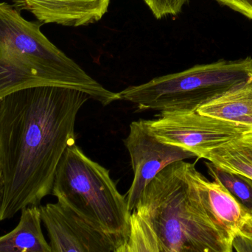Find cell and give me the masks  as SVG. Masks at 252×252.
I'll use <instances>...</instances> for the list:
<instances>
[{
    "mask_svg": "<svg viewBox=\"0 0 252 252\" xmlns=\"http://www.w3.org/2000/svg\"><path fill=\"white\" fill-rule=\"evenodd\" d=\"M88 94L66 87L19 90L0 100V221L52 194L59 162L75 144V122Z\"/></svg>",
    "mask_w": 252,
    "mask_h": 252,
    "instance_id": "cell-1",
    "label": "cell"
},
{
    "mask_svg": "<svg viewBox=\"0 0 252 252\" xmlns=\"http://www.w3.org/2000/svg\"><path fill=\"white\" fill-rule=\"evenodd\" d=\"M1 195H2V185H1V170H0V207H1Z\"/></svg>",
    "mask_w": 252,
    "mask_h": 252,
    "instance_id": "cell-20",
    "label": "cell"
},
{
    "mask_svg": "<svg viewBox=\"0 0 252 252\" xmlns=\"http://www.w3.org/2000/svg\"><path fill=\"white\" fill-rule=\"evenodd\" d=\"M176 161L146 187L133 211L157 237L160 252H233L232 241L206 211L191 175Z\"/></svg>",
    "mask_w": 252,
    "mask_h": 252,
    "instance_id": "cell-3",
    "label": "cell"
},
{
    "mask_svg": "<svg viewBox=\"0 0 252 252\" xmlns=\"http://www.w3.org/2000/svg\"><path fill=\"white\" fill-rule=\"evenodd\" d=\"M129 252H160L157 237L148 222L133 211L130 216Z\"/></svg>",
    "mask_w": 252,
    "mask_h": 252,
    "instance_id": "cell-15",
    "label": "cell"
},
{
    "mask_svg": "<svg viewBox=\"0 0 252 252\" xmlns=\"http://www.w3.org/2000/svg\"><path fill=\"white\" fill-rule=\"evenodd\" d=\"M13 6L0 2V100L31 87L55 86L83 92L108 106L120 100L53 44Z\"/></svg>",
    "mask_w": 252,
    "mask_h": 252,
    "instance_id": "cell-2",
    "label": "cell"
},
{
    "mask_svg": "<svg viewBox=\"0 0 252 252\" xmlns=\"http://www.w3.org/2000/svg\"><path fill=\"white\" fill-rule=\"evenodd\" d=\"M18 10H28L41 23L68 27L87 26L99 22L111 0H11Z\"/></svg>",
    "mask_w": 252,
    "mask_h": 252,
    "instance_id": "cell-10",
    "label": "cell"
},
{
    "mask_svg": "<svg viewBox=\"0 0 252 252\" xmlns=\"http://www.w3.org/2000/svg\"><path fill=\"white\" fill-rule=\"evenodd\" d=\"M196 112L252 132V75L239 87L203 105Z\"/></svg>",
    "mask_w": 252,
    "mask_h": 252,
    "instance_id": "cell-11",
    "label": "cell"
},
{
    "mask_svg": "<svg viewBox=\"0 0 252 252\" xmlns=\"http://www.w3.org/2000/svg\"><path fill=\"white\" fill-rule=\"evenodd\" d=\"M148 132L163 143L183 148L204 158L213 150L247 133L240 127L198 112H160L157 118L142 120Z\"/></svg>",
    "mask_w": 252,
    "mask_h": 252,
    "instance_id": "cell-6",
    "label": "cell"
},
{
    "mask_svg": "<svg viewBox=\"0 0 252 252\" xmlns=\"http://www.w3.org/2000/svg\"><path fill=\"white\" fill-rule=\"evenodd\" d=\"M39 209L52 252H115L127 241L97 229L59 202Z\"/></svg>",
    "mask_w": 252,
    "mask_h": 252,
    "instance_id": "cell-8",
    "label": "cell"
},
{
    "mask_svg": "<svg viewBox=\"0 0 252 252\" xmlns=\"http://www.w3.org/2000/svg\"><path fill=\"white\" fill-rule=\"evenodd\" d=\"M209 174L219 182L241 205L252 214V180L238 173L223 170L207 161Z\"/></svg>",
    "mask_w": 252,
    "mask_h": 252,
    "instance_id": "cell-14",
    "label": "cell"
},
{
    "mask_svg": "<svg viewBox=\"0 0 252 252\" xmlns=\"http://www.w3.org/2000/svg\"><path fill=\"white\" fill-rule=\"evenodd\" d=\"M154 16L160 19L169 15H177L182 11L188 0H144Z\"/></svg>",
    "mask_w": 252,
    "mask_h": 252,
    "instance_id": "cell-16",
    "label": "cell"
},
{
    "mask_svg": "<svg viewBox=\"0 0 252 252\" xmlns=\"http://www.w3.org/2000/svg\"><path fill=\"white\" fill-rule=\"evenodd\" d=\"M232 247L236 252H252V238L238 235L234 238Z\"/></svg>",
    "mask_w": 252,
    "mask_h": 252,
    "instance_id": "cell-18",
    "label": "cell"
},
{
    "mask_svg": "<svg viewBox=\"0 0 252 252\" xmlns=\"http://www.w3.org/2000/svg\"><path fill=\"white\" fill-rule=\"evenodd\" d=\"M115 252H129L128 245H127V241H124L121 243L118 248L116 249Z\"/></svg>",
    "mask_w": 252,
    "mask_h": 252,
    "instance_id": "cell-19",
    "label": "cell"
},
{
    "mask_svg": "<svg viewBox=\"0 0 252 252\" xmlns=\"http://www.w3.org/2000/svg\"><path fill=\"white\" fill-rule=\"evenodd\" d=\"M52 194L97 229L127 240L131 213L109 170L89 158L78 145L65 151L55 176Z\"/></svg>",
    "mask_w": 252,
    "mask_h": 252,
    "instance_id": "cell-4",
    "label": "cell"
},
{
    "mask_svg": "<svg viewBox=\"0 0 252 252\" xmlns=\"http://www.w3.org/2000/svg\"><path fill=\"white\" fill-rule=\"evenodd\" d=\"M204 158L223 170L252 180V132L213 150Z\"/></svg>",
    "mask_w": 252,
    "mask_h": 252,
    "instance_id": "cell-13",
    "label": "cell"
},
{
    "mask_svg": "<svg viewBox=\"0 0 252 252\" xmlns=\"http://www.w3.org/2000/svg\"><path fill=\"white\" fill-rule=\"evenodd\" d=\"M252 20V0H216Z\"/></svg>",
    "mask_w": 252,
    "mask_h": 252,
    "instance_id": "cell-17",
    "label": "cell"
},
{
    "mask_svg": "<svg viewBox=\"0 0 252 252\" xmlns=\"http://www.w3.org/2000/svg\"><path fill=\"white\" fill-rule=\"evenodd\" d=\"M252 75V58L220 60L129 86L118 93L138 111L196 112L203 105L239 87Z\"/></svg>",
    "mask_w": 252,
    "mask_h": 252,
    "instance_id": "cell-5",
    "label": "cell"
},
{
    "mask_svg": "<svg viewBox=\"0 0 252 252\" xmlns=\"http://www.w3.org/2000/svg\"><path fill=\"white\" fill-rule=\"evenodd\" d=\"M191 175L206 211L212 220L232 238L238 235L252 238V214L219 182L208 180L195 164Z\"/></svg>",
    "mask_w": 252,
    "mask_h": 252,
    "instance_id": "cell-9",
    "label": "cell"
},
{
    "mask_svg": "<svg viewBox=\"0 0 252 252\" xmlns=\"http://www.w3.org/2000/svg\"><path fill=\"white\" fill-rule=\"evenodd\" d=\"M124 143L130 156L134 175L126 195L130 213L136 208L146 187L161 170L176 161L195 157L183 148L158 141L147 130L142 120L130 124Z\"/></svg>",
    "mask_w": 252,
    "mask_h": 252,
    "instance_id": "cell-7",
    "label": "cell"
},
{
    "mask_svg": "<svg viewBox=\"0 0 252 252\" xmlns=\"http://www.w3.org/2000/svg\"><path fill=\"white\" fill-rule=\"evenodd\" d=\"M21 213L17 226L0 236V252H52L41 229L39 207H28Z\"/></svg>",
    "mask_w": 252,
    "mask_h": 252,
    "instance_id": "cell-12",
    "label": "cell"
}]
</instances>
